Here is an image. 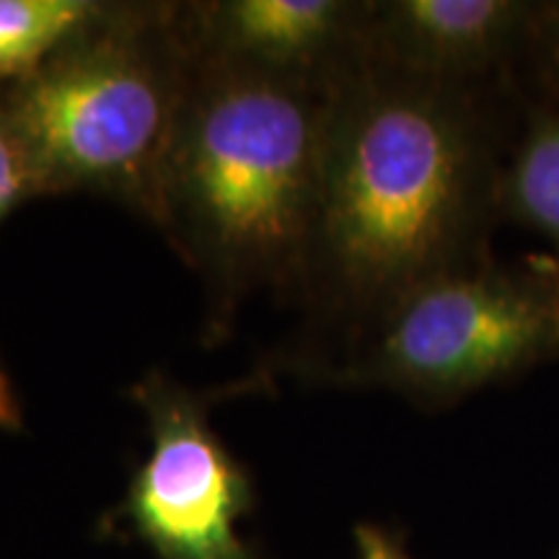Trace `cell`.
<instances>
[{
	"label": "cell",
	"mask_w": 559,
	"mask_h": 559,
	"mask_svg": "<svg viewBox=\"0 0 559 559\" xmlns=\"http://www.w3.org/2000/svg\"><path fill=\"white\" fill-rule=\"evenodd\" d=\"M500 156L479 91L368 58L332 94L298 306L340 349L404 293L487 260Z\"/></svg>",
	"instance_id": "obj_1"
},
{
	"label": "cell",
	"mask_w": 559,
	"mask_h": 559,
	"mask_svg": "<svg viewBox=\"0 0 559 559\" xmlns=\"http://www.w3.org/2000/svg\"><path fill=\"white\" fill-rule=\"evenodd\" d=\"M334 86L194 50L151 223L200 277L207 340L262 293L296 300Z\"/></svg>",
	"instance_id": "obj_2"
},
{
	"label": "cell",
	"mask_w": 559,
	"mask_h": 559,
	"mask_svg": "<svg viewBox=\"0 0 559 559\" xmlns=\"http://www.w3.org/2000/svg\"><path fill=\"white\" fill-rule=\"evenodd\" d=\"M192 62L179 3H102L37 70L0 86L37 198L96 194L151 221Z\"/></svg>",
	"instance_id": "obj_3"
},
{
	"label": "cell",
	"mask_w": 559,
	"mask_h": 559,
	"mask_svg": "<svg viewBox=\"0 0 559 559\" xmlns=\"http://www.w3.org/2000/svg\"><path fill=\"white\" fill-rule=\"evenodd\" d=\"M559 358V257H492L417 285L317 379L440 407Z\"/></svg>",
	"instance_id": "obj_4"
},
{
	"label": "cell",
	"mask_w": 559,
	"mask_h": 559,
	"mask_svg": "<svg viewBox=\"0 0 559 559\" xmlns=\"http://www.w3.org/2000/svg\"><path fill=\"white\" fill-rule=\"evenodd\" d=\"M151 432L109 521L156 559H260L239 523L254 508V481L210 425V402L160 370L130 389Z\"/></svg>",
	"instance_id": "obj_5"
},
{
	"label": "cell",
	"mask_w": 559,
	"mask_h": 559,
	"mask_svg": "<svg viewBox=\"0 0 559 559\" xmlns=\"http://www.w3.org/2000/svg\"><path fill=\"white\" fill-rule=\"evenodd\" d=\"M194 50L309 83H334L362 55L368 3L202 0L179 3Z\"/></svg>",
	"instance_id": "obj_6"
},
{
	"label": "cell",
	"mask_w": 559,
	"mask_h": 559,
	"mask_svg": "<svg viewBox=\"0 0 559 559\" xmlns=\"http://www.w3.org/2000/svg\"><path fill=\"white\" fill-rule=\"evenodd\" d=\"M539 3L526 0H373L362 52L419 79L479 91L526 52Z\"/></svg>",
	"instance_id": "obj_7"
},
{
	"label": "cell",
	"mask_w": 559,
	"mask_h": 559,
	"mask_svg": "<svg viewBox=\"0 0 559 559\" xmlns=\"http://www.w3.org/2000/svg\"><path fill=\"white\" fill-rule=\"evenodd\" d=\"M498 210L542 234L559 257V104L531 109L513 148L500 158Z\"/></svg>",
	"instance_id": "obj_8"
},
{
	"label": "cell",
	"mask_w": 559,
	"mask_h": 559,
	"mask_svg": "<svg viewBox=\"0 0 559 559\" xmlns=\"http://www.w3.org/2000/svg\"><path fill=\"white\" fill-rule=\"evenodd\" d=\"M99 9V0H0V86L26 79Z\"/></svg>",
	"instance_id": "obj_9"
},
{
	"label": "cell",
	"mask_w": 559,
	"mask_h": 559,
	"mask_svg": "<svg viewBox=\"0 0 559 559\" xmlns=\"http://www.w3.org/2000/svg\"><path fill=\"white\" fill-rule=\"evenodd\" d=\"M34 198H37V190H34L24 151L0 109V223L9 218L11 210H16L21 202Z\"/></svg>",
	"instance_id": "obj_10"
},
{
	"label": "cell",
	"mask_w": 559,
	"mask_h": 559,
	"mask_svg": "<svg viewBox=\"0 0 559 559\" xmlns=\"http://www.w3.org/2000/svg\"><path fill=\"white\" fill-rule=\"evenodd\" d=\"M526 52L534 55L539 79L549 91V104H559V0L536 5Z\"/></svg>",
	"instance_id": "obj_11"
},
{
	"label": "cell",
	"mask_w": 559,
	"mask_h": 559,
	"mask_svg": "<svg viewBox=\"0 0 559 559\" xmlns=\"http://www.w3.org/2000/svg\"><path fill=\"white\" fill-rule=\"evenodd\" d=\"M355 549H358V559H409L400 536L376 523L355 526Z\"/></svg>",
	"instance_id": "obj_12"
},
{
	"label": "cell",
	"mask_w": 559,
	"mask_h": 559,
	"mask_svg": "<svg viewBox=\"0 0 559 559\" xmlns=\"http://www.w3.org/2000/svg\"><path fill=\"white\" fill-rule=\"evenodd\" d=\"M21 423H24V415H21L16 389H13L11 376L5 373L3 362H0V430H19Z\"/></svg>",
	"instance_id": "obj_13"
}]
</instances>
